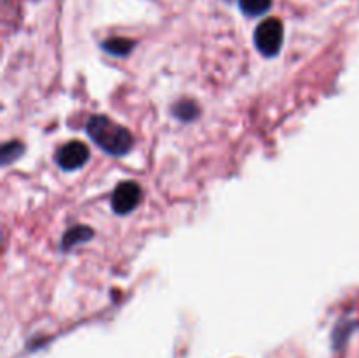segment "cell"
<instances>
[{
  "label": "cell",
  "instance_id": "cell-1",
  "mask_svg": "<svg viewBox=\"0 0 359 358\" xmlns=\"http://www.w3.org/2000/svg\"><path fill=\"white\" fill-rule=\"evenodd\" d=\"M86 132L95 144L114 157L126 154L133 147V135L130 130L105 116H91L88 119Z\"/></svg>",
  "mask_w": 359,
  "mask_h": 358
},
{
  "label": "cell",
  "instance_id": "cell-2",
  "mask_svg": "<svg viewBox=\"0 0 359 358\" xmlns=\"http://www.w3.org/2000/svg\"><path fill=\"white\" fill-rule=\"evenodd\" d=\"M284 28L277 18L262 21L255 32V44L265 56H276L283 48Z\"/></svg>",
  "mask_w": 359,
  "mask_h": 358
},
{
  "label": "cell",
  "instance_id": "cell-3",
  "mask_svg": "<svg viewBox=\"0 0 359 358\" xmlns=\"http://www.w3.org/2000/svg\"><path fill=\"white\" fill-rule=\"evenodd\" d=\"M90 160V150L84 146L79 140H72V142L65 144L60 147L56 153V164L63 168V171H77L83 167L86 161Z\"/></svg>",
  "mask_w": 359,
  "mask_h": 358
},
{
  "label": "cell",
  "instance_id": "cell-4",
  "mask_svg": "<svg viewBox=\"0 0 359 358\" xmlns=\"http://www.w3.org/2000/svg\"><path fill=\"white\" fill-rule=\"evenodd\" d=\"M140 202V188L137 183L126 181L121 183L112 193V209L118 214L132 213Z\"/></svg>",
  "mask_w": 359,
  "mask_h": 358
},
{
  "label": "cell",
  "instance_id": "cell-5",
  "mask_svg": "<svg viewBox=\"0 0 359 358\" xmlns=\"http://www.w3.org/2000/svg\"><path fill=\"white\" fill-rule=\"evenodd\" d=\"M137 42L132 41V39H125V37H111L102 44V48L109 53V55L114 56H126L130 55L133 48H135Z\"/></svg>",
  "mask_w": 359,
  "mask_h": 358
},
{
  "label": "cell",
  "instance_id": "cell-6",
  "mask_svg": "<svg viewBox=\"0 0 359 358\" xmlns=\"http://www.w3.org/2000/svg\"><path fill=\"white\" fill-rule=\"evenodd\" d=\"M91 235H93V232H91V228H88V227L72 228V230H69L65 235H63L62 248L63 249L74 248L76 244H81V242L91 239Z\"/></svg>",
  "mask_w": 359,
  "mask_h": 358
},
{
  "label": "cell",
  "instance_id": "cell-7",
  "mask_svg": "<svg viewBox=\"0 0 359 358\" xmlns=\"http://www.w3.org/2000/svg\"><path fill=\"white\" fill-rule=\"evenodd\" d=\"M242 13L245 16H262L272 7V0H238Z\"/></svg>",
  "mask_w": 359,
  "mask_h": 358
},
{
  "label": "cell",
  "instance_id": "cell-8",
  "mask_svg": "<svg viewBox=\"0 0 359 358\" xmlns=\"http://www.w3.org/2000/svg\"><path fill=\"white\" fill-rule=\"evenodd\" d=\"M196 112H198L196 111V105L189 100L179 102V104H175V107H174V114L177 116L179 119H184V121L195 118Z\"/></svg>",
  "mask_w": 359,
  "mask_h": 358
},
{
  "label": "cell",
  "instance_id": "cell-9",
  "mask_svg": "<svg viewBox=\"0 0 359 358\" xmlns=\"http://www.w3.org/2000/svg\"><path fill=\"white\" fill-rule=\"evenodd\" d=\"M21 151H23V146H21L20 142H11L7 144V146H4L2 150V161L4 165L9 164L13 158H18L21 154Z\"/></svg>",
  "mask_w": 359,
  "mask_h": 358
}]
</instances>
